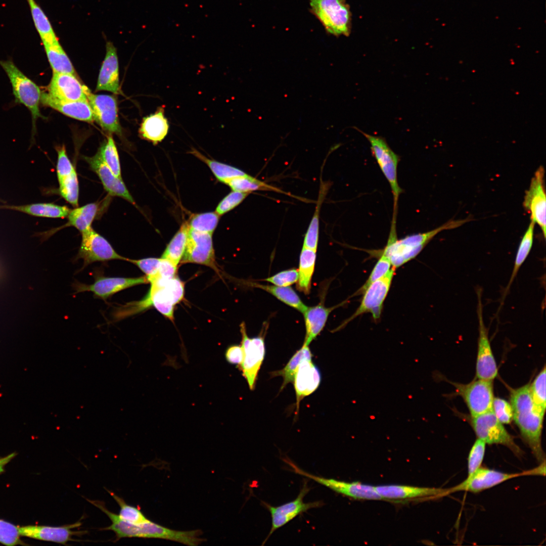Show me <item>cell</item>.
<instances>
[{"label":"cell","mask_w":546,"mask_h":546,"mask_svg":"<svg viewBox=\"0 0 546 546\" xmlns=\"http://www.w3.org/2000/svg\"><path fill=\"white\" fill-rule=\"evenodd\" d=\"M149 283L146 276L136 278L97 277L94 283L87 285L79 282L74 284L78 292L88 291L98 298L106 300L113 294L131 287Z\"/></svg>","instance_id":"obj_18"},{"label":"cell","mask_w":546,"mask_h":546,"mask_svg":"<svg viewBox=\"0 0 546 546\" xmlns=\"http://www.w3.org/2000/svg\"><path fill=\"white\" fill-rule=\"evenodd\" d=\"M35 27L43 44L58 41L51 23L41 7L35 0H26Z\"/></svg>","instance_id":"obj_33"},{"label":"cell","mask_w":546,"mask_h":546,"mask_svg":"<svg viewBox=\"0 0 546 546\" xmlns=\"http://www.w3.org/2000/svg\"><path fill=\"white\" fill-rule=\"evenodd\" d=\"M225 357L226 361L231 364L236 365L239 367L242 363L244 352L241 345H233L226 350Z\"/></svg>","instance_id":"obj_55"},{"label":"cell","mask_w":546,"mask_h":546,"mask_svg":"<svg viewBox=\"0 0 546 546\" xmlns=\"http://www.w3.org/2000/svg\"><path fill=\"white\" fill-rule=\"evenodd\" d=\"M453 384L457 393L465 400L471 417L492 410L494 398L493 381L478 379L467 384Z\"/></svg>","instance_id":"obj_11"},{"label":"cell","mask_w":546,"mask_h":546,"mask_svg":"<svg viewBox=\"0 0 546 546\" xmlns=\"http://www.w3.org/2000/svg\"><path fill=\"white\" fill-rule=\"evenodd\" d=\"M41 102L43 105L75 119L88 122L94 120L87 100L64 101L53 97L48 93H41Z\"/></svg>","instance_id":"obj_25"},{"label":"cell","mask_w":546,"mask_h":546,"mask_svg":"<svg viewBox=\"0 0 546 546\" xmlns=\"http://www.w3.org/2000/svg\"><path fill=\"white\" fill-rule=\"evenodd\" d=\"M81 524L80 521H78L61 526L27 525L19 526V531L21 536L65 544L68 541L73 540V536L84 533V531L72 530Z\"/></svg>","instance_id":"obj_20"},{"label":"cell","mask_w":546,"mask_h":546,"mask_svg":"<svg viewBox=\"0 0 546 546\" xmlns=\"http://www.w3.org/2000/svg\"><path fill=\"white\" fill-rule=\"evenodd\" d=\"M310 488L305 481L302 488L296 498L288 503L277 507L272 506L262 502L263 505L270 512L271 518V527L270 531L262 544H264L271 535L278 529L284 526L299 515L313 508L321 507L324 505L322 501L304 503L303 499L308 493Z\"/></svg>","instance_id":"obj_10"},{"label":"cell","mask_w":546,"mask_h":546,"mask_svg":"<svg viewBox=\"0 0 546 546\" xmlns=\"http://www.w3.org/2000/svg\"><path fill=\"white\" fill-rule=\"evenodd\" d=\"M200 531H180L171 530L151 521L145 524L144 537L165 539L189 545H197L203 541Z\"/></svg>","instance_id":"obj_27"},{"label":"cell","mask_w":546,"mask_h":546,"mask_svg":"<svg viewBox=\"0 0 546 546\" xmlns=\"http://www.w3.org/2000/svg\"><path fill=\"white\" fill-rule=\"evenodd\" d=\"M7 209L22 212L30 215L48 218L67 217L70 209L52 203H37L21 205H0V209Z\"/></svg>","instance_id":"obj_30"},{"label":"cell","mask_w":546,"mask_h":546,"mask_svg":"<svg viewBox=\"0 0 546 546\" xmlns=\"http://www.w3.org/2000/svg\"><path fill=\"white\" fill-rule=\"evenodd\" d=\"M321 381L320 371L312 362V358L302 360L296 370L293 380L297 410L300 401L314 392Z\"/></svg>","instance_id":"obj_22"},{"label":"cell","mask_w":546,"mask_h":546,"mask_svg":"<svg viewBox=\"0 0 546 546\" xmlns=\"http://www.w3.org/2000/svg\"><path fill=\"white\" fill-rule=\"evenodd\" d=\"M189 229L188 223L182 224L167 245L162 258L168 259L178 265L185 251Z\"/></svg>","instance_id":"obj_35"},{"label":"cell","mask_w":546,"mask_h":546,"mask_svg":"<svg viewBox=\"0 0 546 546\" xmlns=\"http://www.w3.org/2000/svg\"><path fill=\"white\" fill-rule=\"evenodd\" d=\"M544 175V168L540 166L532 178L528 190L525 192L523 205L530 213L531 221L538 224L545 238L546 197Z\"/></svg>","instance_id":"obj_16"},{"label":"cell","mask_w":546,"mask_h":546,"mask_svg":"<svg viewBox=\"0 0 546 546\" xmlns=\"http://www.w3.org/2000/svg\"><path fill=\"white\" fill-rule=\"evenodd\" d=\"M181 263H193L217 269L212 234L189 229L185 251Z\"/></svg>","instance_id":"obj_17"},{"label":"cell","mask_w":546,"mask_h":546,"mask_svg":"<svg viewBox=\"0 0 546 546\" xmlns=\"http://www.w3.org/2000/svg\"><path fill=\"white\" fill-rule=\"evenodd\" d=\"M379 256V260L374 267L365 284L353 294L358 296L362 294L367 288L373 282L385 275L390 269L391 263L389 259L383 254H376Z\"/></svg>","instance_id":"obj_47"},{"label":"cell","mask_w":546,"mask_h":546,"mask_svg":"<svg viewBox=\"0 0 546 546\" xmlns=\"http://www.w3.org/2000/svg\"><path fill=\"white\" fill-rule=\"evenodd\" d=\"M53 73L77 75L74 68L59 41L43 44Z\"/></svg>","instance_id":"obj_32"},{"label":"cell","mask_w":546,"mask_h":546,"mask_svg":"<svg viewBox=\"0 0 546 546\" xmlns=\"http://www.w3.org/2000/svg\"><path fill=\"white\" fill-rule=\"evenodd\" d=\"M311 13L326 31L335 36H348L351 31V13L345 0H310Z\"/></svg>","instance_id":"obj_5"},{"label":"cell","mask_w":546,"mask_h":546,"mask_svg":"<svg viewBox=\"0 0 546 546\" xmlns=\"http://www.w3.org/2000/svg\"><path fill=\"white\" fill-rule=\"evenodd\" d=\"M99 209V203H92L71 210L66 225L73 226L82 233L91 228Z\"/></svg>","instance_id":"obj_34"},{"label":"cell","mask_w":546,"mask_h":546,"mask_svg":"<svg viewBox=\"0 0 546 546\" xmlns=\"http://www.w3.org/2000/svg\"><path fill=\"white\" fill-rule=\"evenodd\" d=\"M396 268L392 267L383 276L371 284L363 293L359 306L348 319L342 324L343 327L357 316L370 313L376 322L379 320L384 302L390 290Z\"/></svg>","instance_id":"obj_8"},{"label":"cell","mask_w":546,"mask_h":546,"mask_svg":"<svg viewBox=\"0 0 546 546\" xmlns=\"http://www.w3.org/2000/svg\"><path fill=\"white\" fill-rule=\"evenodd\" d=\"M492 410L496 418L502 424H508L513 421L512 407L511 403L507 400L494 397Z\"/></svg>","instance_id":"obj_50"},{"label":"cell","mask_w":546,"mask_h":546,"mask_svg":"<svg viewBox=\"0 0 546 546\" xmlns=\"http://www.w3.org/2000/svg\"><path fill=\"white\" fill-rule=\"evenodd\" d=\"M471 424L478 437L486 444L503 445L515 454L521 456L522 451L495 417L492 410L479 416L471 417Z\"/></svg>","instance_id":"obj_7"},{"label":"cell","mask_w":546,"mask_h":546,"mask_svg":"<svg viewBox=\"0 0 546 546\" xmlns=\"http://www.w3.org/2000/svg\"><path fill=\"white\" fill-rule=\"evenodd\" d=\"M535 223L531 221L527 230L525 233L519 246L515 257L513 270L507 286L505 294L509 289L513 281L516 276L519 269L527 257L532 246L533 241L534 229Z\"/></svg>","instance_id":"obj_39"},{"label":"cell","mask_w":546,"mask_h":546,"mask_svg":"<svg viewBox=\"0 0 546 546\" xmlns=\"http://www.w3.org/2000/svg\"><path fill=\"white\" fill-rule=\"evenodd\" d=\"M190 153L205 162L216 178L222 183H224L228 179L246 174L235 167L209 159L195 149H192Z\"/></svg>","instance_id":"obj_38"},{"label":"cell","mask_w":546,"mask_h":546,"mask_svg":"<svg viewBox=\"0 0 546 546\" xmlns=\"http://www.w3.org/2000/svg\"><path fill=\"white\" fill-rule=\"evenodd\" d=\"M81 241L76 259L83 261V267L96 261L126 260L114 250L110 243L92 227L81 233Z\"/></svg>","instance_id":"obj_12"},{"label":"cell","mask_w":546,"mask_h":546,"mask_svg":"<svg viewBox=\"0 0 546 546\" xmlns=\"http://www.w3.org/2000/svg\"><path fill=\"white\" fill-rule=\"evenodd\" d=\"M97 154L113 174L117 177L122 178L119 155L111 135H110L102 145Z\"/></svg>","instance_id":"obj_40"},{"label":"cell","mask_w":546,"mask_h":546,"mask_svg":"<svg viewBox=\"0 0 546 546\" xmlns=\"http://www.w3.org/2000/svg\"><path fill=\"white\" fill-rule=\"evenodd\" d=\"M58 159L56 165V171L58 179L70 174L75 168L68 158L64 146L57 147Z\"/></svg>","instance_id":"obj_54"},{"label":"cell","mask_w":546,"mask_h":546,"mask_svg":"<svg viewBox=\"0 0 546 546\" xmlns=\"http://www.w3.org/2000/svg\"><path fill=\"white\" fill-rule=\"evenodd\" d=\"M249 194L233 191L220 202L216 207V212L219 215L228 212L240 204Z\"/></svg>","instance_id":"obj_52"},{"label":"cell","mask_w":546,"mask_h":546,"mask_svg":"<svg viewBox=\"0 0 546 546\" xmlns=\"http://www.w3.org/2000/svg\"><path fill=\"white\" fill-rule=\"evenodd\" d=\"M336 306L326 307L323 304L307 307L304 314L306 335L303 344L309 345L322 331L330 312Z\"/></svg>","instance_id":"obj_29"},{"label":"cell","mask_w":546,"mask_h":546,"mask_svg":"<svg viewBox=\"0 0 546 546\" xmlns=\"http://www.w3.org/2000/svg\"><path fill=\"white\" fill-rule=\"evenodd\" d=\"M60 195L74 207L78 205L79 185L75 169L69 175L58 180Z\"/></svg>","instance_id":"obj_42"},{"label":"cell","mask_w":546,"mask_h":546,"mask_svg":"<svg viewBox=\"0 0 546 546\" xmlns=\"http://www.w3.org/2000/svg\"><path fill=\"white\" fill-rule=\"evenodd\" d=\"M252 286L262 289L274 296L284 303L298 310L302 313L307 307L301 301L297 294L290 287H280L276 285H266L253 283Z\"/></svg>","instance_id":"obj_36"},{"label":"cell","mask_w":546,"mask_h":546,"mask_svg":"<svg viewBox=\"0 0 546 546\" xmlns=\"http://www.w3.org/2000/svg\"><path fill=\"white\" fill-rule=\"evenodd\" d=\"M510 403L513 420L521 436L539 462L545 461L541 446V433L544 413L538 408L532 399L529 384L512 389Z\"/></svg>","instance_id":"obj_1"},{"label":"cell","mask_w":546,"mask_h":546,"mask_svg":"<svg viewBox=\"0 0 546 546\" xmlns=\"http://www.w3.org/2000/svg\"><path fill=\"white\" fill-rule=\"evenodd\" d=\"M308 346L303 344L283 369L271 373L272 376H281L283 378V382L281 390L288 383L293 382L295 372L301 361L305 358H312V355Z\"/></svg>","instance_id":"obj_37"},{"label":"cell","mask_w":546,"mask_h":546,"mask_svg":"<svg viewBox=\"0 0 546 546\" xmlns=\"http://www.w3.org/2000/svg\"><path fill=\"white\" fill-rule=\"evenodd\" d=\"M368 140L372 153L390 186L393 198L392 219L396 220L398 200L403 190L397 179V166L399 157L389 147L385 140L380 136L368 134L356 128Z\"/></svg>","instance_id":"obj_6"},{"label":"cell","mask_w":546,"mask_h":546,"mask_svg":"<svg viewBox=\"0 0 546 546\" xmlns=\"http://www.w3.org/2000/svg\"><path fill=\"white\" fill-rule=\"evenodd\" d=\"M0 65L9 78L16 101L25 106L31 113L34 134L37 120L39 118H43L39 109L41 96L40 89L12 61L0 60Z\"/></svg>","instance_id":"obj_4"},{"label":"cell","mask_w":546,"mask_h":546,"mask_svg":"<svg viewBox=\"0 0 546 546\" xmlns=\"http://www.w3.org/2000/svg\"><path fill=\"white\" fill-rule=\"evenodd\" d=\"M283 460L292 468V470L296 474L312 479L337 493L355 499H384L377 491L375 486L365 485L358 482H346L314 475L302 470L288 458L283 459Z\"/></svg>","instance_id":"obj_13"},{"label":"cell","mask_w":546,"mask_h":546,"mask_svg":"<svg viewBox=\"0 0 546 546\" xmlns=\"http://www.w3.org/2000/svg\"><path fill=\"white\" fill-rule=\"evenodd\" d=\"M315 260L316 251L303 247L299 258L297 288L306 295L310 292Z\"/></svg>","instance_id":"obj_31"},{"label":"cell","mask_w":546,"mask_h":546,"mask_svg":"<svg viewBox=\"0 0 546 546\" xmlns=\"http://www.w3.org/2000/svg\"><path fill=\"white\" fill-rule=\"evenodd\" d=\"M107 490L119 505L118 516L122 520L136 524L144 523L149 520L139 509L127 504L122 498L114 492Z\"/></svg>","instance_id":"obj_44"},{"label":"cell","mask_w":546,"mask_h":546,"mask_svg":"<svg viewBox=\"0 0 546 546\" xmlns=\"http://www.w3.org/2000/svg\"><path fill=\"white\" fill-rule=\"evenodd\" d=\"M470 218L460 220H449L441 226L424 233L406 236L398 239L396 228H390L388 241L383 249L372 252L375 254H383L390 261L392 267L397 268L415 258L429 242L438 233L444 230L459 227L470 221Z\"/></svg>","instance_id":"obj_2"},{"label":"cell","mask_w":546,"mask_h":546,"mask_svg":"<svg viewBox=\"0 0 546 546\" xmlns=\"http://www.w3.org/2000/svg\"><path fill=\"white\" fill-rule=\"evenodd\" d=\"M129 261L136 265L145 275L148 280L155 277L158 273L161 258L149 257L141 259L126 258Z\"/></svg>","instance_id":"obj_51"},{"label":"cell","mask_w":546,"mask_h":546,"mask_svg":"<svg viewBox=\"0 0 546 546\" xmlns=\"http://www.w3.org/2000/svg\"><path fill=\"white\" fill-rule=\"evenodd\" d=\"M86 95L92 110L94 120L110 133L121 134L117 101L109 95L93 94L87 87Z\"/></svg>","instance_id":"obj_15"},{"label":"cell","mask_w":546,"mask_h":546,"mask_svg":"<svg viewBox=\"0 0 546 546\" xmlns=\"http://www.w3.org/2000/svg\"><path fill=\"white\" fill-rule=\"evenodd\" d=\"M218 220L219 215L216 212H206L193 215L188 224L192 230L212 234Z\"/></svg>","instance_id":"obj_43"},{"label":"cell","mask_w":546,"mask_h":546,"mask_svg":"<svg viewBox=\"0 0 546 546\" xmlns=\"http://www.w3.org/2000/svg\"><path fill=\"white\" fill-rule=\"evenodd\" d=\"M315 210L305 235L303 247L316 251L319 235L320 209L322 203V194L320 192Z\"/></svg>","instance_id":"obj_46"},{"label":"cell","mask_w":546,"mask_h":546,"mask_svg":"<svg viewBox=\"0 0 546 546\" xmlns=\"http://www.w3.org/2000/svg\"><path fill=\"white\" fill-rule=\"evenodd\" d=\"M16 453H12L5 457L0 458V473L4 471L5 467L15 456Z\"/></svg>","instance_id":"obj_57"},{"label":"cell","mask_w":546,"mask_h":546,"mask_svg":"<svg viewBox=\"0 0 546 546\" xmlns=\"http://www.w3.org/2000/svg\"><path fill=\"white\" fill-rule=\"evenodd\" d=\"M486 447V443L477 438L469 452L468 459V476L472 474L478 468L483 461Z\"/></svg>","instance_id":"obj_49"},{"label":"cell","mask_w":546,"mask_h":546,"mask_svg":"<svg viewBox=\"0 0 546 546\" xmlns=\"http://www.w3.org/2000/svg\"><path fill=\"white\" fill-rule=\"evenodd\" d=\"M481 298L480 291L478 290L477 315L479 336L476 374L478 379L493 381L497 375L498 370L488 339L487 330L483 321Z\"/></svg>","instance_id":"obj_14"},{"label":"cell","mask_w":546,"mask_h":546,"mask_svg":"<svg viewBox=\"0 0 546 546\" xmlns=\"http://www.w3.org/2000/svg\"><path fill=\"white\" fill-rule=\"evenodd\" d=\"M545 373V367L544 366L532 383L529 384L530 393L533 401L544 413L546 408Z\"/></svg>","instance_id":"obj_45"},{"label":"cell","mask_w":546,"mask_h":546,"mask_svg":"<svg viewBox=\"0 0 546 546\" xmlns=\"http://www.w3.org/2000/svg\"><path fill=\"white\" fill-rule=\"evenodd\" d=\"M298 272L296 268H291L280 271L263 281L280 287L289 286L298 281Z\"/></svg>","instance_id":"obj_53"},{"label":"cell","mask_w":546,"mask_h":546,"mask_svg":"<svg viewBox=\"0 0 546 546\" xmlns=\"http://www.w3.org/2000/svg\"><path fill=\"white\" fill-rule=\"evenodd\" d=\"M90 168L97 174L105 190L110 195L121 197L130 203L134 200L122 178L117 177L97 153L92 157H84Z\"/></svg>","instance_id":"obj_23"},{"label":"cell","mask_w":546,"mask_h":546,"mask_svg":"<svg viewBox=\"0 0 546 546\" xmlns=\"http://www.w3.org/2000/svg\"><path fill=\"white\" fill-rule=\"evenodd\" d=\"M87 86L71 73H53L48 86V93L59 100L68 101L87 100Z\"/></svg>","instance_id":"obj_21"},{"label":"cell","mask_w":546,"mask_h":546,"mask_svg":"<svg viewBox=\"0 0 546 546\" xmlns=\"http://www.w3.org/2000/svg\"><path fill=\"white\" fill-rule=\"evenodd\" d=\"M177 270V265L168 259L161 258L158 271L155 277L164 279H171L176 276Z\"/></svg>","instance_id":"obj_56"},{"label":"cell","mask_w":546,"mask_h":546,"mask_svg":"<svg viewBox=\"0 0 546 546\" xmlns=\"http://www.w3.org/2000/svg\"><path fill=\"white\" fill-rule=\"evenodd\" d=\"M169 125L164 116V108H158L154 113L143 118L139 129L141 137L156 145L167 135Z\"/></svg>","instance_id":"obj_28"},{"label":"cell","mask_w":546,"mask_h":546,"mask_svg":"<svg viewBox=\"0 0 546 546\" xmlns=\"http://www.w3.org/2000/svg\"><path fill=\"white\" fill-rule=\"evenodd\" d=\"M224 183L229 186L234 191L243 193H250L257 190H271V187L247 174L228 179Z\"/></svg>","instance_id":"obj_41"},{"label":"cell","mask_w":546,"mask_h":546,"mask_svg":"<svg viewBox=\"0 0 546 546\" xmlns=\"http://www.w3.org/2000/svg\"><path fill=\"white\" fill-rule=\"evenodd\" d=\"M378 493L385 499L442 496L448 494V488L419 487L390 485L376 486Z\"/></svg>","instance_id":"obj_26"},{"label":"cell","mask_w":546,"mask_h":546,"mask_svg":"<svg viewBox=\"0 0 546 546\" xmlns=\"http://www.w3.org/2000/svg\"><path fill=\"white\" fill-rule=\"evenodd\" d=\"M524 475L523 473H506L479 467L460 484L448 488V494L459 491L478 492L509 479Z\"/></svg>","instance_id":"obj_19"},{"label":"cell","mask_w":546,"mask_h":546,"mask_svg":"<svg viewBox=\"0 0 546 546\" xmlns=\"http://www.w3.org/2000/svg\"><path fill=\"white\" fill-rule=\"evenodd\" d=\"M96 90H105L114 94H118L120 90L117 50L109 41L106 44V55L100 70Z\"/></svg>","instance_id":"obj_24"},{"label":"cell","mask_w":546,"mask_h":546,"mask_svg":"<svg viewBox=\"0 0 546 546\" xmlns=\"http://www.w3.org/2000/svg\"><path fill=\"white\" fill-rule=\"evenodd\" d=\"M242 334L241 346L244 357L238 368L241 370L243 376L246 380L249 388L253 390L260 368L264 358L265 349L262 336L249 338L246 332L244 322L240 326Z\"/></svg>","instance_id":"obj_9"},{"label":"cell","mask_w":546,"mask_h":546,"mask_svg":"<svg viewBox=\"0 0 546 546\" xmlns=\"http://www.w3.org/2000/svg\"><path fill=\"white\" fill-rule=\"evenodd\" d=\"M149 283L151 286L147 295L140 301L127 304V312L132 315L153 306L164 316L173 321L174 306L184 298L185 284L176 276L171 279L155 277Z\"/></svg>","instance_id":"obj_3"},{"label":"cell","mask_w":546,"mask_h":546,"mask_svg":"<svg viewBox=\"0 0 546 546\" xmlns=\"http://www.w3.org/2000/svg\"><path fill=\"white\" fill-rule=\"evenodd\" d=\"M19 526L0 519V542L7 545L22 544Z\"/></svg>","instance_id":"obj_48"}]
</instances>
